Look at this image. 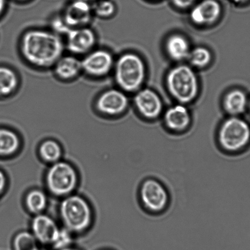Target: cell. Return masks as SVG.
<instances>
[{"label": "cell", "instance_id": "cell-1", "mask_svg": "<svg viewBox=\"0 0 250 250\" xmlns=\"http://www.w3.org/2000/svg\"><path fill=\"white\" fill-rule=\"evenodd\" d=\"M64 41L55 31L34 28L25 31L20 41V52L26 63L38 69L53 67L64 55Z\"/></svg>", "mask_w": 250, "mask_h": 250}, {"label": "cell", "instance_id": "cell-2", "mask_svg": "<svg viewBox=\"0 0 250 250\" xmlns=\"http://www.w3.org/2000/svg\"><path fill=\"white\" fill-rule=\"evenodd\" d=\"M217 141L223 152L231 154L242 152L250 143V125L243 119L232 116L221 125Z\"/></svg>", "mask_w": 250, "mask_h": 250}, {"label": "cell", "instance_id": "cell-3", "mask_svg": "<svg viewBox=\"0 0 250 250\" xmlns=\"http://www.w3.org/2000/svg\"><path fill=\"white\" fill-rule=\"evenodd\" d=\"M113 69L116 83L123 90H136L144 80V63L139 57L132 53L121 55L115 62Z\"/></svg>", "mask_w": 250, "mask_h": 250}, {"label": "cell", "instance_id": "cell-4", "mask_svg": "<svg viewBox=\"0 0 250 250\" xmlns=\"http://www.w3.org/2000/svg\"><path fill=\"white\" fill-rule=\"evenodd\" d=\"M60 213L66 229L70 232L83 231L90 225V207L80 196L74 195L65 198L61 205Z\"/></svg>", "mask_w": 250, "mask_h": 250}, {"label": "cell", "instance_id": "cell-5", "mask_svg": "<svg viewBox=\"0 0 250 250\" xmlns=\"http://www.w3.org/2000/svg\"><path fill=\"white\" fill-rule=\"evenodd\" d=\"M167 86L174 98L181 103H189L198 93L197 79L193 70L187 65H179L169 72Z\"/></svg>", "mask_w": 250, "mask_h": 250}, {"label": "cell", "instance_id": "cell-6", "mask_svg": "<svg viewBox=\"0 0 250 250\" xmlns=\"http://www.w3.org/2000/svg\"><path fill=\"white\" fill-rule=\"evenodd\" d=\"M139 198L143 208L154 214L166 210L170 201L166 187L154 178H147L143 181L140 187Z\"/></svg>", "mask_w": 250, "mask_h": 250}, {"label": "cell", "instance_id": "cell-7", "mask_svg": "<svg viewBox=\"0 0 250 250\" xmlns=\"http://www.w3.org/2000/svg\"><path fill=\"white\" fill-rule=\"evenodd\" d=\"M77 183L76 171L67 163L57 162L50 167L47 174V184L51 192L57 196L68 195Z\"/></svg>", "mask_w": 250, "mask_h": 250}, {"label": "cell", "instance_id": "cell-8", "mask_svg": "<svg viewBox=\"0 0 250 250\" xmlns=\"http://www.w3.org/2000/svg\"><path fill=\"white\" fill-rule=\"evenodd\" d=\"M115 62L108 50L94 48L82 60L83 72L94 79H102L113 69Z\"/></svg>", "mask_w": 250, "mask_h": 250}, {"label": "cell", "instance_id": "cell-9", "mask_svg": "<svg viewBox=\"0 0 250 250\" xmlns=\"http://www.w3.org/2000/svg\"><path fill=\"white\" fill-rule=\"evenodd\" d=\"M65 36V49L77 57L91 52L97 42L96 34L88 26L70 29Z\"/></svg>", "mask_w": 250, "mask_h": 250}, {"label": "cell", "instance_id": "cell-10", "mask_svg": "<svg viewBox=\"0 0 250 250\" xmlns=\"http://www.w3.org/2000/svg\"><path fill=\"white\" fill-rule=\"evenodd\" d=\"M93 16L92 4L82 0H73L65 7L60 17L70 30L88 26Z\"/></svg>", "mask_w": 250, "mask_h": 250}, {"label": "cell", "instance_id": "cell-11", "mask_svg": "<svg viewBox=\"0 0 250 250\" xmlns=\"http://www.w3.org/2000/svg\"><path fill=\"white\" fill-rule=\"evenodd\" d=\"M95 105L99 112L103 115L117 116L125 110L128 100L122 91L116 89H109L99 94Z\"/></svg>", "mask_w": 250, "mask_h": 250}, {"label": "cell", "instance_id": "cell-12", "mask_svg": "<svg viewBox=\"0 0 250 250\" xmlns=\"http://www.w3.org/2000/svg\"><path fill=\"white\" fill-rule=\"evenodd\" d=\"M55 221L47 215L40 214L32 222V234L39 243L52 245L59 231Z\"/></svg>", "mask_w": 250, "mask_h": 250}, {"label": "cell", "instance_id": "cell-13", "mask_svg": "<svg viewBox=\"0 0 250 250\" xmlns=\"http://www.w3.org/2000/svg\"><path fill=\"white\" fill-rule=\"evenodd\" d=\"M52 68L55 76L64 82L72 81L83 72L82 60L70 53L63 55Z\"/></svg>", "mask_w": 250, "mask_h": 250}, {"label": "cell", "instance_id": "cell-14", "mask_svg": "<svg viewBox=\"0 0 250 250\" xmlns=\"http://www.w3.org/2000/svg\"><path fill=\"white\" fill-rule=\"evenodd\" d=\"M135 103L139 112L146 118H157L162 112L161 100L156 93L150 89L139 92L135 97Z\"/></svg>", "mask_w": 250, "mask_h": 250}, {"label": "cell", "instance_id": "cell-15", "mask_svg": "<svg viewBox=\"0 0 250 250\" xmlns=\"http://www.w3.org/2000/svg\"><path fill=\"white\" fill-rule=\"evenodd\" d=\"M221 13L220 4L215 0H203L191 12V20L198 25H208L214 22Z\"/></svg>", "mask_w": 250, "mask_h": 250}, {"label": "cell", "instance_id": "cell-16", "mask_svg": "<svg viewBox=\"0 0 250 250\" xmlns=\"http://www.w3.org/2000/svg\"><path fill=\"white\" fill-rule=\"evenodd\" d=\"M165 125L173 133H182L190 125L191 118L188 109L182 105L169 108L164 116Z\"/></svg>", "mask_w": 250, "mask_h": 250}, {"label": "cell", "instance_id": "cell-17", "mask_svg": "<svg viewBox=\"0 0 250 250\" xmlns=\"http://www.w3.org/2000/svg\"><path fill=\"white\" fill-rule=\"evenodd\" d=\"M249 103L247 95L244 92L234 90L227 94L224 105L228 113L232 116H237L245 112Z\"/></svg>", "mask_w": 250, "mask_h": 250}, {"label": "cell", "instance_id": "cell-18", "mask_svg": "<svg viewBox=\"0 0 250 250\" xmlns=\"http://www.w3.org/2000/svg\"><path fill=\"white\" fill-rule=\"evenodd\" d=\"M19 85L18 74L9 67L0 66V97H7L15 93Z\"/></svg>", "mask_w": 250, "mask_h": 250}, {"label": "cell", "instance_id": "cell-19", "mask_svg": "<svg viewBox=\"0 0 250 250\" xmlns=\"http://www.w3.org/2000/svg\"><path fill=\"white\" fill-rule=\"evenodd\" d=\"M167 50L171 58L178 61L186 59L190 53L188 41L179 35H174L168 39L167 42Z\"/></svg>", "mask_w": 250, "mask_h": 250}, {"label": "cell", "instance_id": "cell-20", "mask_svg": "<svg viewBox=\"0 0 250 250\" xmlns=\"http://www.w3.org/2000/svg\"><path fill=\"white\" fill-rule=\"evenodd\" d=\"M20 141L15 133L6 128H0V155H9L18 150Z\"/></svg>", "mask_w": 250, "mask_h": 250}, {"label": "cell", "instance_id": "cell-21", "mask_svg": "<svg viewBox=\"0 0 250 250\" xmlns=\"http://www.w3.org/2000/svg\"><path fill=\"white\" fill-rule=\"evenodd\" d=\"M14 250H44L39 246V242L32 233L21 232L16 235L13 241Z\"/></svg>", "mask_w": 250, "mask_h": 250}, {"label": "cell", "instance_id": "cell-22", "mask_svg": "<svg viewBox=\"0 0 250 250\" xmlns=\"http://www.w3.org/2000/svg\"><path fill=\"white\" fill-rule=\"evenodd\" d=\"M26 204L31 212L40 213L44 210L47 205V197L42 191H31L26 196Z\"/></svg>", "mask_w": 250, "mask_h": 250}, {"label": "cell", "instance_id": "cell-23", "mask_svg": "<svg viewBox=\"0 0 250 250\" xmlns=\"http://www.w3.org/2000/svg\"><path fill=\"white\" fill-rule=\"evenodd\" d=\"M40 154L45 161L56 163L60 159L62 149L54 141H46L41 146Z\"/></svg>", "mask_w": 250, "mask_h": 250}, {"label": "cell", "instance_id": "cell-24", "mask_svg": "<svg viewBox=\"0 0 250 250\" xmlns=\"http://www.w3.org/2000/svg\"><path fill=\"white\" fill-rule=\"evenodd\" d=\"M93 15L102 19L110 18L115 14V4L111 0H98L92 4Z\"/></svg>", "mask_w": 250, "mask_h": 250}, {"label": "cell", "instance_id": "cell-25", "mask_svg": "<svg viewBox=\"0 0 250 250\" xmlns=\"http://www.w3.org/2000/svg\"><path fill=\"white\" fill-rule=\"evenodd\" d=\"M189 60L195 66L203 67L208 65L211 60V54L207 48L197 47L189 53Z\"/></svg>", "mask_w": 250, "mask_h": 250}, {"label": "cell", "instance_id": "cell-26", "mask_svg": "<svg viewBox=\"0 0 250 250\" xmlns=\"http://www.w3.org/2000/svg\"><path fill=\"white\" fill-rule=\"evenodd\" d=\"M72 237L71 232L65 228L60 229L53 241L52 246L56 250H60L71 246Z\"/></svg>", "mask_w": 250, "mask_h": 250}, {"label": "cell", "instance_id": "cell-27", "mask_svg": "<svg viewBox=\"0 0 250 250\" xmlns=\"http://www.w3.org/2000/svg\"><path fill=\"white\" fill-rule=\"evenodd\" d=\"M196 0H172L176 6L181 8H186L192 4Z\"/></svg>", "mask_w": 250, "mask_h": 250}, {"label": "cell", "instance_id": "cell-28", "mask_svg": "<svg viewBox=\"0 0 250 250\" xmlns=\"http://www.w3.org/2000/svg\"><path fill=\"white\" fill-rule=\"evenodd\" d=\"M6 179L5 175L3 172L0 171V195L3 192L4 188H6Z\"/></svg>", "mask_w": 250, "mask_h": 250}, {"label": "cell", "instance_id": "cell-29", "mask_svg": "<svg viewBox=\"0 0 250 250\" xmlns=\"http://www.w3.org/2000/svg\"><path fill=\"white\" fill-rule=\"evenodd\" d=\"M6 6V0H0V16L4 13Z\"/></svg>", "mask_w": 250, "mask_h": 250}, {"label": "cell", "instance_id": "cell-30", "mask_svg": "<svg viewBox=\"0 0 250 250\" xmlns=\"http://www.w3.org/2000/svg\"><path fill=\"white\" fill-rule=\"evenodd\" d=\"M232 1H234L235 3H244L245 2L249 1V0H232Z\"/></svg>", "mask_w": 250, "mask_h": 250}, {"label": "cell", "instance_id": "cell-31", "mask_svg": "<svg viewBox=\"0 0 250 250\" xmlns=\"http://www.w3.org/2000/svg\"><path fill=\"white\" fill-rule=\"evenodd\" d=\"M60 250H80L78 249H76V248L72 247L71 246L68 247L67 248H65V249H63Z\"/></svg>", "mask_w": 250, "mask_h": 250}, {"label": "cell", "instance_id": "cell-32", "mask_svg": "<svg viewBox=\"0 0 250 250\" xmlns=\"http://www.w3.org/2000/svg\"><path fill=\"white\" fill-rule=\"evenodd\" d=\"M82 1L88 2L89 3L93 4L94 2L98 1V0H82Z\"/></svg>", "mask_w": 250, "mask_h": 250}, {"label": "cell", "instance_id": "cell-33", "mask_svg": "<svg viewBox=\"0 0 250 250\" xmlns=\"http://www.w3.org/2000/svg\"><path fill=\"white\" fill-rule=\"evenodd\" d=\"M16 1H28V0H16Z\"/></svg>", "mask_w": 250, "mask_h": 250}, {"label": "cell", "instance_id": "cell-34", "mask_svg": "<svg viewBox=\"0 0 250 250\" xmlns=\"http://www.w3.org/2000/svg\"><path fill=\"white\" fill-rule=\"evenodd\" d=\"M249 106L250 110V101L249 102Z\"/></svg>", "mask_w": 250, "mask_h": 250}, {"label": "cell", "instance_id": "cell-35", "mask_svg": "<svg viewBox=\"0 0 250 250\" xmlns=\"http://www.w3.org/2000/svg\"></svg>", "mask_w": 250, "mask_h": 250}]
</instances>
